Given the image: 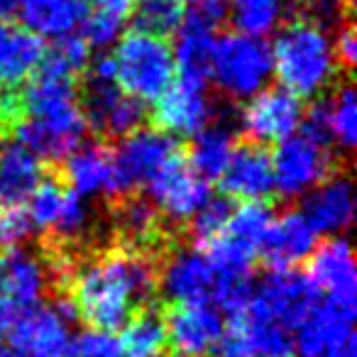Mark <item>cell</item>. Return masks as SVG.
<instances>
[{"label": "cell", "instance_id": "obj_24", "mask_svg": "<svg viewBox=\"0 0 357 357\" xmlns=\"http://www.w3.org/2000/svg\"><path fill=\"white\" fill-rule=\"evenodd\" d=\"M110 154H113V147L108 142H100V139L76 147L66 157L64 167H59L66 184L79 196L105 194L110 174Z\"/></svg>", "mask_w": 357, "mask_h": 357}, {"label": "cell", "instance_id": "obj_34", "mask_svg": "<svg viewBox=\"0 0 357 357\" xmlns=\"http://www.w3.org/2000/svg\"><path fill=\"white\" fill-rule=\"evenodd\" d=\"M59 357H123V350L110 333L86 331L66 342Z\"/></svg>", "mask_w": 357, "mask_h": 357}, {"label": "cell", "instance_id": "obj_2", "mask_svg": "<svg viewBox=\"0 0 357 357\" xmlns=\"http://www.w3.org/2000/svg\"><path fill=\"white\" fill-rule=\"evenodd\" d=\"M272 71L282 89L298 100L321 96L331 89L340 74V66L326 27L306 17H291L274 40Z\"/></svg>", "mask_w": 357, "mask_h": 357}, {"label": "cell", "instance_id": "obj_19", "mask_svg": "<svg viewBox=\"0 0 357 357\" xmlns=\"http://www.w3.org/2000/svg\"><path fill=\"white\" fill-rule=\"evenodd\" d=\"M316 248V233L298 211L279 215L264 233L257 255L269 269H294Z\"/></svg>", "mask_w": 357, "mask_h": 357}, {"label": "cell", "instance_id": "obj_28", "mask_svg": "<svg viewBox=\"0 0 357 357\" xmlns=\"http://www.w3.org/2000/svg\"><path fill=\"white\" fill-rule=\"evenodd\" d=\"M287 15L296 17V0H235L233 25L240 35L259 37L269 35Z\"/></svg>", "mask_w": 357, "mask_h": 357}, {"label": "cell", "instance_id": "obj_10", "mask_svg": "<svg viewBox=\"0 0 357 357\" xmlns=\"http://www.w3.org/2000/svg\"><path fill=\"white\" fill-rule=\"evenodd\" d=\"M162 318L172 357H213L223 345L225 326L218 308L206 303H169Z\"/></svg>", "mask_w": 357, "mask_h": 357}, {"label": "cell", "instance_id": "obj_27", "mask_svg": "<svg viewBox=\"0 0 357 357\" xmlns=\"http://www.w3.org/2000/svg\"><path fill=\"white\" fill-rule=\"evenodd\" d=\"M118 345L123 357H162V350L167 347V328L162 313L152 306L137 311L125 323Z\"/></svg>", "mask_w": 357, "mask_h": 357}, {"label": "cell", "instance_id": "obj_16", "mask_svg": "<svg viewBox=\"0 0 357 357\" xmlns=\"http://www.w3.org/2000/svg\"><path fill=\"white\" fill-rule=\"evenodd\" d=\"M211 115H213V105L206 96V89H196L178 81L154 100L152 125L157 132H164L169 137L196 135L208 125Z\"/></svg>", "mask_w": 357, "mask_h": 357}, {"label": "cell", "instance_id": "obj_42", "mask_svg": "<svg viewBox=\"0 0 357 357\" xmlns=\"http://www.w3.org/2000/svg\"><path fill=\"white\" fill-rule=\"evenodd\" d=\"M6 137V123H3V115H0V142Z\"/></svg>", "mask_w": 357, "mask_h": 357}, {"label": "cell", "instance_id": "obj_12", "mask_svg": "<svg viewBox=\"0 0 357 357\" xmlns=\"http://www.w3.org/2000/svg\"><path fill=\"white\" fill-rule=\"evenodd\" d=\"M301 120L303 108L296 96L284 91L282 86L262 89L243 108V132L248 142L262 147V144L284 142L287 137H291Z\"/></svg>", "mask_w": 357, "mask_h": 357}, {"label": "cell", "instance_id": "obj_21", "mask_svg": "<svg viewBox=\"0 0 357 357\" xmlns=\"http://www.w3.org/2000/svg\"><path fill=\"white\" fill-rule=\"evenodd\" d=\"M45 56L42 40L22 25L0 22V89H22Z\"/></svg>", "mask_w": 357, "mask_h": 357}, {"label": "cell", "instance_id": "obj_41", "mask_svg": "<svg viewBox=\"0 0 357 357\" xmlns=\"http://www.w3.org/2000/svg\"><path fill=\"white\" fill-rule=\"evenodd\" d=\"M0 357H27V355L17 352L15 347H8L6 342H0Z\"/></svg>", "mask_w": 357, "mask_h": 357}, {"label": "cell", "instance_id": "obj_13", "mask_svg": "<svg viewBox=\"0 0 357 357\" xmlns=\"http://www.w3.org/2000/svg\"><path fill=\"white\" fill-rule=\"evenodd\" d=\"M220 189L228 199L245 204H269L274 196L272 157L255 142L235 144L225 172L220 174Z\"/></svg>", "mask_w": 357, "mask_h": 357}, {"label": "cell", "instance_id": "obj_4", "mask_svg": "<svg viewBox=\"0 0 357 357\" xmlns=\"http://www.w3.org/2000/svg\"><path fill=\"white\" fill-rule=\"evenodd\" d=\"M184 154V144L157 130H137L120 139V147L110 154V174L105 194L110 201L135 194L139 184H147L169 162Z\"/></svg>", "mask_w": 357, "mask_h": 357}, {"label": "cell", "instance_id": "obj_22", "mask_svg": "<svg viewBox=\"0 0 357 357\" xmlns=\"http://www.w3.org/2000/svg\"><path fill=\"white\" fill-rule=\"evenodd\" d=\"M45 164L22 144L0 142V208L22 206L45 176Z\"/></svg>", "mask_w": 357, "mask_h": 357}, {"label": "cell", "instance_id": "obj_33", "mask_svg": "<svg viewBox=\"0 0 357 357\" xmlns=\"http://www.w3.org/2000/svg\"><path fill=\"white\" fill-rule=\"evenodd\" d=\"M355 91L350 81H342L335 91L333 103H328V125L331 137L337 139L342 149H352L357 142V110H355Z\"/></svg>", "mask_w": 357, "mask_h": 357}, {"label": "cell", "instance_id": "obj_9", "mask_svg": "<svg viewBox=\"0 0 357 357\" xmlns=\"http://www.w3.org/2000/svg\"><path fill=\"white\" fill-rule=\"evenodd\" d=\"M220 350L238 357H291L294 337L284 323L264 311L250 294L245 306L233 313Z\"/></svg>", "mask_w": 357, "mask_h": 357}, {"label": "cell", "instance_id": "obj_35", "mask_svg": "<svg viewBox=\"0 0 357 357\" xmlns=\"http://www.w3.org/2000/svg\"><path fill=\"white\" fill-rule=\"evenodd\" d=\"M123 20L125 17L93 8L91 13H86L84 22H81V37H84V42L89 47H105L118 37Z\"/></svg>", "mask_w": 357, "mask_h": 357}, {"label": "cell", "instance_id": "obj_14", "mask_svg": "<svg viewBox=\"0 0 357 357\" xmlns=\"http://www.w3.org/2000/svg\"><path fill=\"white\" fill-rule=\"evenodd\" d=\"M252 298L262 303L264 311L284 323L289 331H296L306 313L321 301V294L294 269H269L259 287L252 289Z\"/></svg>", "mask_w": 357, "mask_h": 357}, {"label": "cell", "instance_id": "obj_39", "mask_svg": "<svg viewBox=\"0 0 357 357\" xmlns=\"http://www.w3.org/2000/svg\"><path fill=\"white\" fill-rule=\"evenodd\" d=\"M323 357H357V350H355V335H347L345 340H340L337 345H333L331 350H328Z\"/></svg>", "mask_w": 357, "mask_h": 357}, {"label": "cell", "instance_id": "obj_25", "mask_svg": "<svg viewBox=\"0 0 357 357\" xmlns=\"http://www.w3.org/2000/svg\"><path fill=\"white\" fill-rule=\"evenodd\" d=\"M233 149L235 139L230 130L225 125H213V128H204L201 132H196L189 147H184V154L191 172L206 181V178H220Z\"/></svg>", "mask_w": 357, "mask_h": 357}, {"label": "cell", "instance_id": "obj_8", "mask_svg": "<svg viewBox=\"0 0 357 357\" xmlns=\"http://www.w3.org/2000/svg\"><path fill=\"white\" fill-rule=\"evenodd\" d=\"M274 191L284 199H296L323 184L337 172L335 157L328 147L311 142L303 135H291L279 142L272 157Z\"/></svg>", "mask_w": 357, "mask_h": 357}, {"label": "cell", "instance_id": "obj_7", "mask_svg": "<svg viewBox=\"0 0 357 357\" xmlns=\"http://www.w3.org/2000/svg\"><path fill=\"white\" fill-rule=\"evenodd\" d=\"M225 17L223 0H201L184 22L178 25L176 35V61L178 81L196 89H206L211 79V59L215 47V30Z\"/></svg>", "mask_w": 357, "mask_h": 357}, {"label": "cell", "instance_id": "obj_40", "mask_svg": "<svg viewBox=\"0 0 357 357\" xmlns=\"http://www.w3.org/2000/svg\"><path fill=\"white\" fill-rule=\"evenodd\" d=\"M17 6H20V0H0V17H6V15H10V13H15Z\"/></svg>", "mask_w": 357, "mask_h": 357}, {"label": "cell", "instance_id": "obj_30", "mask_svg": "<svg viewBox=\"0 0 357 357\" xmlns=\"http://www.w3.org/2000/svg\"><path fill=\"white\" fill-rule=\"evenodd\" d=\"M91 61V47L84 42L81 35H64L56 37L54 45L45 47V56H42L40 74L61 76V79H79Z\"/></svg>", "mask_w": 357, "mask_h": 357}, {"label": "cell", "instance_id": "obj_29", "mask_svg": "<svg viewBox=\"0 0 357 357\" xmlns=\"http://www.w3.org/2000/svg\"><path fill=\"white\" fill-rule=\"evenodd\" d=\"M272 220L274 213L269 204H243L238 208H233L228 228H225V233L220 238H225L228 243L238 245V248L248 250V252H252L257 257L259 243H262Z\"/></svg>", "mask_w": 357, "mask_h": 357}, {"label": "cell", "instance_id": "obj_43", "mask_svg": "<svg viewBox=\"0 0 357 357\" xmlns=\"http://www.w3.org/2000/svg\"><path fill=\"white\" fill-rule=\"evenodd\" d=\"M223 357H238V355H223Z\"/></svg>", "mask_w": 357, "mask_h": 357}, {"label": "cell", "instance_id": "obj_32", "mask_svg": "<svg viewBox=\"0 0 357 357\" xmlns=\"http://www.w3.org/2000/svg\"><path fill=\"white\" fill-rule=\"evenodd\" d=\"M233 201L228 196H218V199H208L199 211L194 213V218L189 220V235L194 248L204 250L208 248L213 240H218L228 228V220L233 215Z\"/></svg>", "mask_w": 357, "mask_h": 357}, {"label": "cell", "instance_id": "obj_5", "mask_svg": "<svg viewBox=\"0 0 357 357\" xmlns=\"http://www.w3.org/2000/svg\"><path fill=\"white\" fill-rule=\"evenodd\" d=\"M211 76L230 98H252L272 76V50L259 37L230 32L215 40Z\"/></svg>", "mask_w": 357, "mask_h": 357}, {"label": "cell", "instance_id": "obj_36", "mask_svg": "<svg viewBox=\"0 0 357 357\" xmlns=\"http://www.w3.org/2000/svg\"><path fill=\"white\" fill-rule=\"evenodd\" d=\"M32 235V223L27 218V211L15 206V208H0V255L20 250V245Z\"/></svg>", "mask_w": 357, "mask_h": 357}, {"label": "cell", "instance_id": "obj_37", "mask_svg": "<svg viewBox=\"0 0 357 357\" xmlns=\"http://www.w3.org/2000/svg\"><path fill=\"white\" fill-rule=\"evenodd\" d=\"M333 52H335V61L340 69L350 71L352 64L357 59V40H355V27H352V20L342 22L340 32H337L335 42H333Z\"/></svg>", "mask_w": 357, "mask_h": 357}, {"label": "cell", "instance_id": "obj_38", "mask_svg": "<svg viewBox=\"0 0 357 357\" xmlns=\"http://www.w3.org/2000/svg\"><path fill=\"white\" fill-rule=\"evenodd\" d=\"M20 316L22 313L13 303L10 291H8V284H6V274H3V267H0V331H10L13 323Z\"/></svg>", "mask_w": 357, "mask_h": 357}, {"label": "cell", "instance_id": "obj_6", "mask_svg": "<svg viewBox=\"0 0 357 357\" xmlns=\"http://www.w3.org/2000/svg\"><path fill=\"white\" fill-rule=\"evenodd\" d=\"M220 274L208 255L189 245H172L159 257V294L169 303H206L218 301Z\"/></svg>", "mask_w": 357, "mask_h": 357}, {"label": "cell", "instance_id": "obj_44", "mask_svg": "<svg viewBox=\"0 0 357 357\" xmlns=\"http://www.w3.org/2000/svg\"><path fill=\"white\" fill-rule=\"evenodd\" d=\"M194 3H201V0H194Z\"/></svg>", "mask_w": 357, "mask_h": 357}, {"label": "cell", "instance_id": "obj_17", "mask_svg": "<svg viewBox=\"0 0 357 357\" xmlns=\"http://www.w3.org/2000/svg\"><path fill=\"white\" fill-rule=\"evenodd\" d=\"M316 235H335L350 228L355 218V189L352 181L342 174H333L323 184L311 189L298 211Z\"/></svg>", "mask_w": 357, "mask_h": 357}, {"label": "cell", "instance_id": "obj_20", "mask_svg": "<svg viewBox=\"0 0 357 357\" xmlns=\"http://www.w3.org/2000/svg\"><path fill=\"white\" fill-rule=\"evenodd\" d=\"M69 323L52 306H35L25 311L10 328V340L17 352L27 357H59L69 337Z\"/></svg>", "mask_w": 357, "mask_h": 357}, {"label": "cell", "instance_id": "obj_1", "mask_svg": "<svg viewBox=\"0 0 357 357\" xmlns=\"http://www.w3.org/2000/svg\"><path fill=\"white\" fill-rule=\"evenodd\" d=\"M54 294H64L74 303L79 321L93 331H115L137 311L152 306L159 294V259L118 245L86 252Z\"/></svg>", "mask_w": 357, "mask_h": 357}, {"label": "cell", "instance_id": "obj_18", "mask_svg": "<svg viewBox=\"0 0 357 357\" xmlns=\"http://www.w3.org/2000/svg\"><path fill=\"white\" fill-rule=\"evenodd\" d=\"M355 306H340L333 301H318L296 326L294 352L301 357H323L333 345L352 335Z\"/></svg>", "mask_w": 357, "mask_h": 357}, {"label": "cell", "instance_id": "obj_31", "mask_svg": "<svg viewBox=\"0 0 357 357\" xmlns=\"http://www.w3.org/2000/svg\"><path fill=\"white\" fill-rule=\"evenodd\" d=\"M186 17L184 0H142L137 10L132 13L135 32H142L149 37H169L178 30V25Z\"/></svg>", "mask_w": 357, "mask_h": 357}, {"label": "cell", "instance_id": "obj_26", "mask_svg": "<svg viewBox=\"0 0 357 357\" xmlns=\"http://www.w3.org/2000/svg\"><path fill=\"white\" fill-rule=\"evenodd\" d=\"M71 186L66 184L64 174L59 167H50L42 176V181L37 184V189L32 191L30 206H27V218H30L32 228H40L42 233H52L59 223L64 206L69 201Z\"/></svg>", "mask_w": 357, "mask_h": 357}, {"label": "cell", "instance_id": "obj_11", "mask_svg": "<svg viewBox=\"0 0 357 357\" xmlns=\"http://www.w3.org/2000/svg\"><path fill=\"white\" fill-rule=\"evenodd\" d=\"M147 191L159 213L172 223H189L194 213L211 199V189L199 174L191 172L186 154L169 162L147 181Z\"/></svg>", "mask_w": 357, "mask_h": 357}, {"label": "cell", "instance_id": "obj_23", "mask_svg": "<svg viewBox=\"0 0 357 357\" xmlns=\"http://www.w3.org/2000/svg\"><path fill=\"white\" fill-rule=\"evenodd\" d=\"M20 17L37 37H64L71 35L84 22L89 6L86 0H20Z\"/></svg>", "mask_w": 357, "mask_h": 357}, {"label": "cell", "instance_id": "obj_15", "mask_svg": "<svg viewBox=\"0 0 357 357\" xmlns=\"http://www.w3.org/2000/svg\"><path fill=\"white\" fill-rule=\"evenodd\" d=\"M306 279L318 294H326V301L355 306L357 274L350 243L342 238H331L313 250Z\"/></svg>", "mask_w": 357, "mask_h": 357}, {"label": "cell", "instance_id": "obj_3", "mask_svg": "<svg viewBox=\"0 0 357 357\" xmlns=\"http://www.w3.org/2000/svg\"><path fill=\"white\" fill-rule=\"evenodd\" d=\"M113 81L123 93L139 100H157L172 86L174 52L167 40L128 32L110 54Z\"/></svg>", "mask_w": 357, "mask_h": 357}]
</instances>
